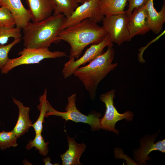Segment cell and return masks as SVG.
<instances>
[{"instance_id": "1", "label": "cell", "mask_w": 165, "mask_h": 165, "mask_svg": "<svg viewBox=\"0 0 165 165\" xmlns=\"http://www.w3.org/2000/svg\"><path fill=\"white\" fill-rule=\"evenodd\" d=\"M107 34L103 26H100L90 19L87 18L61 30L56 43L61 40L68 43L71 47L69 58L75 59L81 55L86 46L100 42Z\"/></svg>"}, {"instance_id": "2", "label": "cell", "mask_w": 165, "mask_h": 165, "mask_svg": "<svg viewBox=\"0 0 165 165\" xmlns=\"http://www.w3.org/2000/svg\"><path fill=\"white\" fill-rule=\"evenodd\" d=\"M66 19L63 14H53L41 21L28 22L22 29L24 36L21 39L24 47L48 48L52 43H56Z\"/></svg>"}, {"instance_id": "3", "label": "cell", "mask_w": 165, "mask_h": 165, "mask_svg": "<svg viewBox=\"0 0 165 165\" xmlns=\"http://www.w3.org/2000/svg\"><path fill=\"white\" fill-rule=\"evenodd\" d=\"M115 53L112 46H108L105 52L87 65L79 67L73 73L82 83L92 100L95 99L99 83L118 66L117 63H112Z\"/></svg>"}, {"instance_id": "4", "label": "cell", "mask_w": 165, "mask_h": 165, "mask_svg": "<svg viewBox=\"0 0 165 165\" xmlns=\"http://www.w3.org/2000/svg\"><path fill=\"white\" fill-rule=\"evenodd\" d=\"M76 93L68 98V103L65 107V112L58 111L54 109L48 102V109L45 117L50 116H55L61 117L66 120H72L75 123H82L90 125L93 131L101 129L100 117L101 114L99 112H91L88 115H85L78 110L76 105Z\"/></svg>"}, {"instance_id": "5", "label": "cell", "mask_w": 165, "mask_h": 165, "mask_svg": "<svg viewBox=\"0 0 165 165\" xmlns=\"http://www.w3.org/2000/svg\"><path fill=\"white\" fill-rule=\"evenodd\" d=\"M19 57L9 59L1 69L2 74H6L12 69L20 65L38 64L45 59L56 58L67 56L65 52H52L48 48H31L24 47L19 51Z\"/></svg>"}, {"instance_id": "6", "label": "cell", "mask_w": 165, "mask_h": 165, "mask_svg": "<svg viewBox=\"0 0 165 165\" xmlns=\"http://www.w3.org/2000/svg\"><path fill=\"white\" fill-rule=\"evenodd\" d=\"M116 91L115 90L112 89L105 94L100 95V100L105 104L106 109L104 115L100 119V122L101 129L118 134L119 131L115 128L116 123L123 119L131 121L133 119L134 114L128 110L123 114L118 112L114 105Z\"/></svg>"}, {"instance_id": "7", "label": "cell", "mask_w": 165, "mask_h": 165, "mask_svg": "<svg viewBox=\"0 0 165 165\" xmlns=\"http://www.w3.org/2000/svg\"><path fill=\"white\" fill-rule=\"evenodd\" d=\"M128 16L124 13L108 16H104L102 21L111 41L119 46L131 40L127 25Z\"/></svg>"}, {"instance_id": "8", "label": "cell", "mask_w": 165, "mask_h": 165, "mask_svg": "<svg viewBox=\"0 0 165 165\" xmlns=\"http://www.w3.org/2000/svg\"><path fill=\"white\" fill-rule=\"evenodd\" d=\"M112 46L109 38L107 34L105 38L100 42L92 44L88 48L84 54L76 60L69 58V60L65 63L62 70L64 78L67 79L73 75L74 71L82 65L90 63L101 55L104 49L106 46Z\"/></svg>"}, {"instance_id": "9", "label": "cell", "mask_w": 165, "mask_h": 165, "mask_svg": "<svg viewBox=\"0 0 165 165\" xmlns=\"http://www.w3.org/2000/svg\"><path fill=\"white\" fill-rule=\"evenodd\" d=\"M101 0H90L79 6L69 17L66 18L62 30L87 18L97 23L102 21L104 16L100 11Z\"/></svg>"}, {"instance_id": "10", "label": "cell", "mask_w": 165, "mask_h": 165, "mask_svg": "<svg viewBox=\"0 0 165 165\" xmlns=\"http://www.w3.org/2000/svg\"><path fill=\"white\" fill-rule=\"evenodd\" d=\"M159 133L152 135H145L140 141V147L133 152V160L138 165H145L146 161L151 159L148 156L153 151H159L165 152V139L155 143Z\"/></svg>"}, {"instance_id": "11", "label": "cell", "mask_w": 165, "mask_h": 165, "mask_svg": "<svg viewBox=\"0 0 165 165\" xmlns=\"http://www.w3.org/2000/svg\"><path fill=\"white\" fill-rule=\"evenodd\" d=\"M127 25L130 38L144 35L150 31L145 5L135 8L128 16Z\"/></svg>"}, {"instance_id": "12", "label": "cell", "mask_w": 165, "mask_h": 165, "mask_svg": "<svg viewBox=\"0 0 165 165\" xmlns=\"http://www.w3.org/2000/svg\"><path fill=\"white\" fill-rule=\"evenodd\" d=\"M0 6L6 8L10 12L18 28L22 29L31 20L29 10L25 8L21 0H2Z\"/></svg>"}, {"instance_id": "13", "label": "cell", "mask_w": 165, "mask_h": 165, "mask_svg": "<svg viewBox=\"0 0 165 165\" xmlns=\"http://www.w3.org/2000/svg\"><path fill=\"white\" fill-rule=\"evenodd\" d=\"M33 22L42 20L52 15L55 8L54 0H25Z\"/></svg>"}, {"instance_id": "14", "label": "cell", "mask_w": 165, "mask_h": 165, "mask_svg": "<svg viewBox=\"0 0 165 165\" xmlns=\"http://www.w3.org/2000/svg\"><path fill=\"white\" fill-rule=\"evenodd\" d=\"M68 148L60 155L63 165H81L80 158L85 150L86 145L77 143L73 138L67 136Z\"/></svg>"}, {"instance_id": "15", "label": "cell", "mask_w": 165, "mask_h": 165, "mask_svg": "<svg viewBox=\"0 0 165 165\" xmlns=\"http://www.w3.org/2000/svg\"><path fill=\"white\" fill-rule=\"evenodd\" d=\"M13 99L18 108L19 115L16 123L12 130L18 138L28 132L32 123L29 118V107L24 106L22 102L15 98L13 97Z\"/></svg>"}, {"instance_id": "16", "label": "cell", "mask_w": 165, "mask_h": 165, "mask_svg": "<svg viewBox=\"0 0 165 165\" xmlns=\"http://www.w3.org/2000/svg\"><path fill=\"white\" fill-rule=\"evenodd\" d=\"M153 0H148L145 7L148 12L150 30L157 34L162 31L165 22V1L161 10L158 12L154 7Z\"/></svg>"}, {"instance_id": "17", "label": "cell", "mask_w": 165, "mask_h": 165, "mask_svg": "<svg viewBox=\"0 0 165 165\" xmlns=\"http://www.w3.org/2000/svg\"><path fill=\"white\" fill-rule=\"evenodd\" d=\"M127 0H101L100 9L104 16H108L124 13Z\"/></svg>"}, {"instance_id": "18", "label": "cell", "mask_w": 165, "mask_h": 165, "mask_svg": "<svg viewBox=\"0 0 165 165\" xmlns=\"http://www.w3.org/2000/svg\"><path fill=\"white\" fill-rule=\"evenodd\" d=\"M47 90L45 88L44 93L39 97V104L37 106V108L40 112L39 116L32 127L34 128L35 133H41L43 130V123L44 118L48 109V101L47 100Z\"/></svg>"}, {"instance_id": "19", "label": "cell", "mask_w": 165, "mask_h": 165, "mask_svg": "<svg viewBox=\"0 0 165 165\" xmlns=\"http://www.w3.org/2000/svg\"><path fill=\"white\" fill-rule=\"evenodd\" d=\"M55 4L53 15L63 14L69 17L79 6L76 0H54Z\"/></svg>"}, {"instance_id": "20", "label": "cell", "mask_w": 165, "mask_h": 165, "mask_svg": "<svg viewBox=\"0 0 165 165\" xmlns=\"http://www.w3.org/2000/svg\"><path fill=\"white\" fill-rule=\"evenodd\" d=\"M49 144L48 141H45L41 133H36L35 134L34 139L29 141L26 148L27 150H28L33 147H35V150L39 151L40 154L45 156L49 152L48 147Z\"/></svg>"}, {"instance_id": "21", "label": "cell", "mask_w": 165, "mask_h": 165, "mask_svg": "<svg viewBox=\"0 0 165 165\" xmlns=\"http://www.w3.org/2000/svg\"><path fill=\"white\" fill-rule=\"evenodd\" d=\"M18 137L13 130L5 131L3 130L0 132V148L5 150L11 147H16L18 145L16 142Z\"/></svg>"}, {"instance_id": "22", "label": "cell", "mask_w": 165, "mask_h": 165, "mask_svg": "<svg viewBox=\"0 0 165 165\" xmlns=\"http://www.w3.org/2000/svg\"><path fill=\"white\" fill-rule=\"evenodd\" d=\"M15 25L14 18L10 12L4 7H0V29L11 28Z\"/></svg>"}, {"instance_id": "23", "label": "cell", "mask_w": 165, "mask_h": 165, "mask_svg": "<svg viewBox=\"0 0 165 165\" xmlns=\"http://www.w3.org/2000/svg\"><path fill=\"white\" fill-rule=\"evenodd\" d=\"M21 29L17 27L11 28L0 29V44L4 45L11 37L14 39H21Z\"/></svg>"}, {"instance_id": "24", "label": "cell", "mask_w": 165, "mask_h": 165, "mask_svg": "<svg viewBox=\"0 0 165 165\" xmlns=\"http://www.w3.org/2000/svg\"><path fill=\"white\" fill-rule=\"evenodd\" d=\"M21 39H14L13 42L6 45L0 44V70L6 64L10 59L8 54L10 50L16 44L19 43Z\"/></svg>"}, {"instance_id": "25", "label": "cell", "mask_w": 165, "mask_h": 165, "mask_svg": "<svg viewBox=\"0 0 165 165\" xmlns=\"http://www.w3.org/2000/svg\"><path fill=\"white\" fill-rule=\"evenodd\" d=\"M148 1V0H127L128 9L126 12L127 16L132 13L134 9L145 6Z\"/></svg>"}, {"instance_id": "26", "label": "cell", "mask_w": 165, "mask_h": 165, "mask_svg": "<svg viewBox=\"0 0 165 165\" xmlns=\"http://www.w3.org/2000/svg\"><path fill=\"white\" fill-rule=\"evenodd\" d=\"M114 157L116 159H123L126 161V165H138L133 160L123 152L121 148L117 147L114 149Z\"/></svg>"}, {"instance_id": "27", "label": "cell", "mask_w": 165, "mask_h": 165, "mask_svg": "<svg viewBox=\"0 0 165 165\" xmlns=\"http://www.w3.org/2000/svg\"><path fill=\"white\" fill-rule=\"evenodd\" d=\"M44 162L45 165H60L59 163H55L53 164L51 163L50 162L51 160L50 156H48L43 158L42 160Z\"/></svg>"}, {"instance_id": "28", "label": "cell", "mask_w": 165, "mask_h": 165, "mask_svg": "<svg viewBox=\"0 0 165 165\" xmlns=\"http://www.w3.org/2000/svg\"><path fill=\"white\" fill-rule=\"evenodd\" d=\"M77 2L79 3H80L82 4L85 2L89 1L90 0H76Z\"/></svg>"}, {"instance_id": "29", "label": "cell", "mask_w": 165, "mask_h": 165, "mask_svg": "<svg viewBox=\"0 0 165 165\" xmlns=\"http://www.w3.org/2000/svg\"><path fill=\"white\" fill-rule=\"evenodd\" d=\"M1 0H0V3H1Z\"/></svg>"}, {"instance_id": "30", "label": "cell", "mask_w": 165, "mask_h": 165, "mask_svg": "<svg viewBox=\"0 0 165 165\" xmlns=\"http://www.w3.org/2000/svg\"><path fill=\"white\" fill-rule=\"evenodd\" d=\"M1 123V122H0V123Z\"/></svg>"}]
</instances>
